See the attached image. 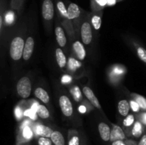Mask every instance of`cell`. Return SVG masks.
<instances>
[{
    "label": "cell",
    "mask_w": 146,
    "mask_h": 145,
    "mask_svg": "<svg viewBox=\"0 0 146 145\" xmlns=\"http://www.w3.org/2000/svg\"><path fill=\"white\" fill-rule=\"evenodd\" d=\"M24 45L25 43L21 37H15L12 40L10 45L9 53L10 56L14 61H19L21 59L24 53Z\"/></svg>",
    "instance_id": "6da1fadb"
},
{
    "label": "cell",
    "mask_w": 146,
    "mask_h": 145,
    "mask_svg": "<svg viewBox=\"0 0 146 145\" xmlns=\"http://www.w3.org/2000/svg\"><path fill=\"white\" fill-rule=\"evenodd\" d=\"M17 93L21 98H27L31 92V80L28 77H22L17 84Z\"/></svg>",
    "instance_id": "7a4b0ae2"
},
{
    "label": "cell",
    "mask_w": 146,
    "mask_h": 145,
    "mask_svg": "<svg viewBox=\"0 0 146 145\" xmlns=\"http://www.w3.org/2000/svg\"><path fill=\"white\" fill-rule=\"evenodd\" d=\"M41 13L44 19L51 21L54 16V4L53 0H43L41 5Z\"/></svg>",
    "instance_id": "3957f363"
},
{
    "label": "cell",
    "mask_w": 146,
    "mask_h": 145,
    "mask_svg": "<svg viewBox=\"0 0 146 145\" xmlns=\"http://www.w3.org/2000/svg\"><path fill=\"white\" fill-rule=\"evenodd\" d=\"M59 106L62 113L66 117H71L73 114V105L66 95H61L59 98Z\"/></svg>",
    "instance_id": "277c9868"
},
{
    "label": "cell",
    "mask_w": 146,
    "mask_h": 145,
    "mask_svg": "<svg viewBox=\"0 0 146 145\" xmlns=\"http://www.w3.org/2000/svg\"><path fill=\"white\" fill-rule=\"evenodd\" d=\"M81 35L83 43L85 45H88L91 44L93 38L92 29H91V24L88 21L83 23L81 28Z\"/></svg>",
    "instance_id": "5b68a950"
},
{
    "label": "cell",
    "mask_w": 146,
    "mask_h": 145,
    "mask_svg": "<svg viewBox=\"0 0 146 145\" xmlns=\"http://www.w3.org/2000/svg\"><path fill=\"white\" fill-rule=\"evenodd\" d=\"M34 48V41L32 37H28L25 42L23 53V58L24 61H29L32 55Z\"/></svg>",
    "instance_id": "8992f818"
},
{
    "label": "cell",
    "mask_w": 146,
    "mask_h": 145,
    "mask_svg": "<svg viewBox=\"0 0 146 145\" xmlns=\"http://www.w3.org/2000/svg\"><path fill=\"white\" fill-rule=\"evenodd\" d=\"M98 128L101 139L104 142H108L111 139V130L110 127L107 124L104 123V122H101L98 125Z\"/></svg>",
    "instance_id": "52a82bcc"
},
{
    "label": "cell",
    "mask_w": 146,
    "mask_h": 145,
    "mask_svg": "<svg viewBox=\"0 0 146 145\" xmlns=\"http://www.w3.org/2000/svg\"><path fill=\"white\" fill-rule=\"evenodd\" d=\"M83 92H84V94L86 95V97L88 98V100L91 102V104H92L95 107L98 108V109H101V107L99 103V101L97 99L95 94L94 93L93 90L89 88V87H84V88H83Z\"/></svg>",
    "instance_id": "ba28073f"
},
{
    "label": "cell",
    "mask_w": 146,
    "mask_h": 145,
    "mask_svg": "<svg viewBox=\"0 0 146 145\" xmlns=\"http://www.w3.org/2000/svg\"><path fill=\"white\" fill-rule=\"evenodd\" d=\"M67 9H68V18H67L68 19H75V18H78L81 15V9L75 3H69Z\"/></svg>",
    "instance_id": "9c48e42d"
},
{
    "label": "cell",
    "mask_w": 146,
    "mask_h": 145,
    "mask_svg": "<svg viewBox=\"0 0 146 145\" xmlns=\"http://www.w3.org/2000/svg\"><path fill=\"white\" fill-rule=\"evenodd\" d=\"M125 139V135L123 129L118 125H114L112 130H111V139L110 140L114 142V141L116 140H123Z\"/></svg>",
    "instance_id": "30bf717a"
},
{
    "label": "cell",
    "mask_w": 146,
    "mask_h": 145,
    "mask_svg": "<svg viewBox=\"0 0 146 145\" xmlns=\"http://www.w3.org/2000/svg\"><path fill=\"white\" fill-rule=\"evenodd\" d=\"M36 132L38 135L44 137L49 138L54 132L53 129L43 125H38L36 127Z\"/></svg>",
    "instance_id": "8fae6325"
},
{
    "label": "cell",
    "mask_w": 146,
    "mask_h": 145,
    "mask_svg": "<svg viewBox=\"0 0 146 145\" xmlns=\"http://www.w3.org/2000/svg\"><path fill=\"white\" fill-rule=\"evenodd\" d=\"M73 47H74V51H75L78 59L81 60V61L84 60L86 55V50L84 48V45L80 41H77L75 43H74Z\"/></svg>",
    "instance_id": "7c38bea8"
},
{
    "label": "cell",
    "mask_w": 146,
    "mask_h": 145,
    "mask_svg": "<svg viewBox=\"0 0 146 145\" xmlns=\"http://www.w3.org/2000/svg\"><path fill=\"white\" fill-rule=\"evenodd\" d=\"M55 34L56 41L61 47H64L66 44V37L63 28L60 26H57L55 28Z\"/></svg>",
    "instance_id": "4fadbf2b"
},
{
    "label": "cell",
    "mask_w": 146,
    "mask_h": 145,
    "mask_svg": "<svg viewBox=\"0 0 146 145\" xmlns=\"http://www.w3.org/2000/svg\"><path fill=\"white\" fill-rule=\"evenodd\" d=\"M34 95L44 103H48L49 102V95L48 92L43 88H37L34 91Z\"/></svg>",
    "instance_id": "5bb4252c"
},
{
    "label": "cell",
    "mask_w": 146,
    "mask_h": 145,
    "mask_svg": "<svg viewBox=\"0 0 146 145\" xmlns=\"http://www.w3.org/2000/svg\"><path fill=\"white\" fill-rule=\"evenodd\" d=\"M130 107H131V105H130V103L126 100H121L118 102V112H119L122 116H128V112H129L130 110Z\"/></svg>",
    "instance_id": "9a60e30c"
},
{
    "label": "cell",
    "mask_w": 146,
    "mask_h": 145,
    "mask_svg": "<svg viewBox=\"0 0 146 145\" xmlns=\"http://www.w3.org/2000/svg\"><path fill=\"white\" fill-rule=\"evenodd\" d=\"M56 59L58 66L61 68H64L66 65V58L61 48H56Z\"/></svg>",
    "instance_id": "2e32d148"
},
{
    "label": "cell",
    "mask_w": 146,
    "mask_h": 145,
    "mask_svg": "<svg viewBox=\"0 0 146 145\" xmlns=\"http://www.w3.org/2000/svg\"><path fill=\"white\" fill-rule=\"evenodd\" d=\"M50 138L54 145H65V139L58 131H54Z\"/></svg>",
    "instance_id": "e0dca14e"
},
{
    "label": "cell",
    "mask_w": 146,
    "mask_h": 145,
    "mask_svg": "<svg viewBox=\"0 0 146 145\" xmlns=\"http://www.w3.org/2000/svg\"><path fill=\"white\" fill-rule=\"evenodd\" d=\"M56 6L57 10L60 13L62 16L68 18V9L66 7L65 4L62 0H56Z\"/></svg>",
    "instance_id": "ac0fdd59"
},
{
    "label": "cell",
    "mask_w": 146,
    "mask_h": 145,
    "mask_svg": "<svg viewBox=\"0 0 146 145\" xmlns=\"http://www.w3.org/2000/svg\"><path fill=\"white\" fill-rule=\"evenodd\" d=\"M36 114L38 117L42 119H48L50 116L48 109H47L46 107L42 105H39L38 109H37Z\"/></svg>",
    "instance_id": "d6986e66"
},
{
    "label": "cell",
    "mask_w": 146,
    "mask_h": 145,
    "mask_svg": "<svg viewBox=\"0 0 146 145\" xmlns=\"http://www.w3.org/2000/svg\"><path fill=\"white\" fill-rule=\"evenodd\" d=\"M143 129V125L141 122L137 121V122H135L133 127L132 134L135 137H139L142 135Z\"/></svg>",
    "instance_id": "ffe728a7"
},
{
    "label": "cell",
    "mask_w": 146,
    "mask_h": 145,
    "mask_svg": "<svg viewBox=\"0 0 146 145\" xmlns=\"http://www.w3.org/2000/svg\"><path fill=\"white\" fill-rule=\"evenodd\" d=\"M101 23H102V20H101V17L99 15L95 14V15L93 16L92 18H91V24L96 30H98L101 28Z\"/></svg>",
    "instance_id": "44dd1931"
},
{
    "label": "cell",
    "mask_w": 146,
    "mask_h": 145,
    "mask_svg": "<svg viewBox=\"0 0 146 145\" xmlns=\"http://www.w3.org/2000/svg\"><path fill=\"white\" fill-rule=\"evenodd\" d=\"M135 100L138 102L140 107L143 110H146V98L140 95H135Z\"/></svg>",
    "instance_id": "7402d4cb"
},
{
    "label": "cell",
    "mask_w": 146,
    "mask_h": 145,
    "mask_svg": "<svg viewBox=\"0 0 146 145\" xmlns=\"http://www.w3.org/2000/svg\"><path fill=\"white\" fill-rule=\"evenodd\" d=\"M137 53L138 57L142 61L146 63V50L143 47L139 46L137 48Z\"/></svg>",
    "instance_id": "603a6c76"
},
{
    "label": "cell",
    "mask_w": 146,
    "mask_h": 145,
    "mask_svg": "<svg viewBox=\"0 0 146 145\" xmlns=\"http://www.w3.org/2000/svg\"><path fill=\"white\" fill-rule=\"evenodd\" d=\"M15 14L13 11H9L5 14V22L10 24L14 21Z\"/></svg>",
    "instance_id": "cb8c5ba5"
},
{
    "label": "cell",
    "mask_w": 146,
    "mask_h": 145,
    "mask_svg": "<svg viewBox=\"0 0 146 145\" xmlns=\"http://www.w3.org/2000/svg\"><path fill=\"white\" fill-rule=\"evenodd\" d=\"M135 118L133 115H128L123 120V125L125 127H131L133 124Z\"/></svg>",
    "instance_id": "d4e9b609"
},
{
    "label": "cell",
    "mask_w": 146,
    "mask_h": 145,
    "mask_svg": "<svg viewBox=\"0 0 146 145\" xmlns=\"http://www.w3.org/2000/svg\"><path fill=\"white\" fill-rule=\"evenodd\" d=\"M68 65H69V68L71 69L76 70V68H79L81 65L76 60L74 59V58H70L69 61H68Z\"/></svg>",
    "instance_id": "484cf974"
},
{
    "label": "cell",
    "mask_w": 146,
    "mask_h": 145,
    "mask_svg": "<svg viewBox=\"0 0 146 145\" xmlns=\"http://www.w3.org/2000/svg\"><path fill=\"white\" fill-rule=\"evenodd\" d=\"M52 141L47 137H44L41 136L38 139V145H52Z\"/></svg>",
    "instance_id": "4316f807"
},
{
    "label": "cell",
    "mask_w": 146,
    "mask_h": 145,
    "mask_svg": "<svg viewBox=\"0 0 146 145\" xmlns=\"http://www.w3.org/2000/svg\"><path fill=\"white\" fill-rule=\"evenodd\" d=\"M32 135L33 133L31 129L29 127H25L23 129V136H24V137L26 138V139H30V138H31Z\"/></svg>",
    "instance_id": "83f0119b"
},
{
    "label": "cell",
    "mask_w": 146,
    "mask_h": 145,
    "mask_svg": "<svg viewBox=\"0 0 146 145\" xmlns=\"http://www.w3.org/2000/svg\"><path fill=\"white\" fill-rule=\"evenodd\" d=\"M93 3L96 7L103 8L108 4V0H93Z\"/></svg>",
    "instance_id": "f1b7e54d"
},
{
    "label": "cell",
    "mask_w": 146,
    "mask_h": 145,
    "mask_svg": "<svg viewBox=\"0 0 146 145\" xmlns=\"http://www.w3.org/2000/svg\"><path fill=\"white\" fill-rule=\"evenodd\" d=\"M130 105H131V109H133V112H139L141 107H140L139 105H138V102H137L136 101L131 100V102H130Z\"/></svg>",
    "instance_id": "f546056e"
},
{
    "label": "cell",
    "mask_w": 146,
    "mask_h": 145,
    "mask_svg": "<svg viewBox=\"0 0 146 145\" xmlns=\"http://www.w3.org/2000/svg\"><path fill=\"white\" fill-rule=\"evenodd\" d=\"M36 112H34L33 109H27V110L24 112V115H25V116L29 117H31L32 119H36Z\"/></svg>",
    "instance_id": "4dcf8cb0"
},
{
    "label": "cell",
    "mask_w": 146,
    "mask_h": 145,
    "mask_svg": "<svg viewBox=\"0 0 146 145\" xmlns=\"http://www.w3.org/2000/svg\"><path fill=\"white\" fill-rule=\"evenodd\" d=\"M68 145H79V138L78 136H73L68 142Z\"/></svg>",
    "instance_id": "1f68e13d"
},
{
    "label": "cell",
    "mask_w": 146,
    "mask_h": 145,
    "mask_svg": "<svg viewBox=\"0 0 146 145\" xmlns=\"http://www.w3.org/2000/svg\"><path fill=\"white\" fill-rule=\"evenodd\" d=\"M15 115L18 119H21V117L23 115V112L21 111V109L19 107H17L15 109Z\"/></svg>",
    "instance_id": "d6a6232c"
},
{
    "label": "cell",
    "mask_w": 146,
    "mask_h": 145,
    "mask_svg": "<svg viewBox=\"0 0 146 145\" xmlns=\"http://www.w3.org/2000/svg\"><path fill=\"white\" fill-rule=\"evenodd\" d=\"M22 1L23 0H12V1H11V5L14 7H17L21 5V4L22 3Z\"/></svg>",
    "instance_id": "836d02e7"
},
{
    "label": "cell",
    "mask_w": 146,
    "mask_h": 145,
    "mask_svg": "<svg viewBox=\"0 0 146 145\" xmlns=\"http://www.w3.org/2000/svg\"><path fill=\"white\" fill-rule=\"evenodd\" d=\"M71 80V78L69 76V75H64V76L62 77V79H61V81L64 83H68Z\"/></svg>",
    "instance_id": "e575fe53"
},
{
    "label": "cell",
    "mask_w": 146,
    "mask_h": 145,
    "mask_svg": "<svg viewBox=\"0 0 146 145\" xmlns=\"http://www.w3.org/2000/svg\"><path fill=\"white\" fill-rule=\"evenodd\" d=\"M138 145H146V134L143 135Z\"/></svg>",
    "instance_id": "d590c367"
},
{
    "label": "cell",
    "mask_w": 146,
    "mask_h": 145,
    "mask_svg": "<svg viewBox=\"0 0 146 145\" xmlns=\"http://www.w3.org/2000/svg\"><path fill=\"white\" fill-rule=\"evenodd\" d=\"M112 145H126L125 143L123 142V140H116L113 142Z\"/></svg>",
    "instance_id": "8d00e7d4"
},
{
    "label": "cell",
    "mask_w": 146,
    "mask_h": 145,
    "mask_svg": "<svg viewBox=\"0 0 146 145\" xmlns=\"http://www.w3.org/2000/svg\"><path fill=\"white\" fill-rule=\"evenodd\" d=\"M78 111L81 113H85V112H86V107L84 105H80L78 107Z\"/></svg>",
    "instance_id": "74e56055"
},
{
    "label": "cell",
    "mask_w": 146,
    "mask_h": 145,
    "mask_svg": "<svg viewBox=\"0 0 146 145\" xmlns=\"http://www.w3.org/2000/svg\"><path fill=\"white\" fill-rule=\"evenodd\" d=\"M38 106H39V105H38V104L37 103V102H34V103L32 105V107H31V109H33V110H34V112H36L37 109H38Z\"/></svg>",
    "instance_id": "f35d334b"
},
{
    "label": "cell",
    "mask_w": 146,
    "mask_h": 145,
    "mask_svg": "<svg viewBox=\"0 0 146 145\" xmlns=\"http://www.w3.org/2000/svg\"><path fill=\"white\" fill-rule=\"evenodd\" d=\"M142 122L143 124L146 125V112H144L142 115Z\"/></svg>",
    "instance_id": "ab89813d"
},
{
    "label": "cell",
    "mask_w": 146,
    "mask_h": 145,
    "mask_svg": "<svg viewBox=\"0 0 146 145\" xmlns=\"http://www.w3.org/2000/svg\"><path fill=\"white\" fill-rule=\"evenodd\" d=\"M114 72H115V73H122L123 72V70L121 69V68H115V69H114Z\"/></svg>",
    "instance_id": "60d3db41"
},
{
    "label": "cell",
    "mask_w": 146,
    "mask_h": 145,
    "mask_svg": "<svg viewBox=\"0 0 146 145\" xmlns=\"http://www.w3.org/2000/svg\"><path fill=\"white\" fill-rule=\"evenodd\" d=\"M116 2V0H108V5H113Z\"/></svg>",
    "instance_id": "b9f144b4"
}]
</instances>
